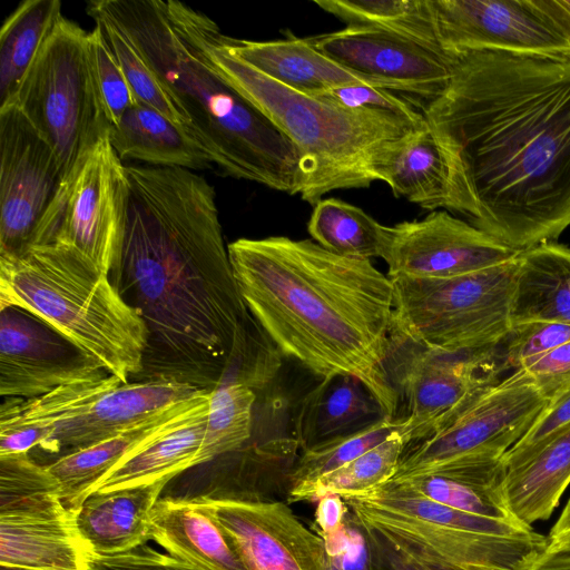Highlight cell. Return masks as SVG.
Masks as SVG:
<instances>
[{"label":"cell","instance_id":"46","mask_svg":"<svg viewBox=\"0 0 570 570\" xmlns=\"http://www.w3.org/2000/svg\"><path fill=\"white\" fill-rule=\"evenodd\" d=\"M539 391L553 401L570 391V341L528 362L523 367Z\"/></svg>","mask_w":570,"mask_h":570},{"label":"cell","instance_id":"14","mask_svg":"<svg viewBox=\"0 0 570 570\" xmlns=\"http://www.w3.org/2000/svg\"><path fill=\"white\" fill-rule=\"evenodd\" d=\"M519 254L473 224L440 209L422 219L387 226L381 258L389 277L450 278L494 267Z\"/></svg>","mask_w":570,"mask_h":570},{"label":"cell","instance_id":"31","mask_svg":"<svg viewBox=\"0 0 570 570\" xmlns=\"http://www.w3.org/2000/svg\"><path fill=\"white\" fill-rule=\"evenodd\" d=\"M184 402L111 438L71 451L49 463L47 466L58 481L63 505L70 512L77 510L95 484L132 449L166 423Z\"/></svg>","mask_w":570,"mask_h":570},{"label":"cell","instance_id":"8","mask_svg":"<svg viewBox=\"0 0 570 570\" xmlns=\"http://www.w3.org/2000/svg\"><path fill=\"white\" fill-rule=\"evenodd\" d=\"M11 102L50 144L66 175L110 128L91 75L88 32L62 16Z\"/></svg>","mask_w":570,"mask_h":570},{"label":"cell","instance_id":"28","mask_svg":"<svg viewBox=\"0 0 570 570\" xmlns=\"http://www.w3.org/2000/svg\"><path fill=\"white\" fill-rule=\"evenodd\" d=\"M111 147L122 160H139L156 167L189 170L213 166L207 154L187 134L185 127L153 107L136 102L110 126Z\"/></svg>","mask_w":570,"mask_h":570},{"label":"cell","instance_id":"18","mask_svg":"<svg viewBox=\"0 0 570 570\" xmlns=\"http://www.w3.org/2000/svg\"><path fill=\"white\" fill-rule=\"evenodd\" d=\"M202 390L171 380L119 382L81 403L59 424L42 452L57 460L128 430Z\"/></svg>","mask_w":570,"mask_h":570},{"label":"cell","instance_id":"47","mask_svg":"<svg viewBox=\"0 0 570 570\" xmlns=\"http://www.w3.org/2000/svg\"><path fill=\"white\" fill-rule=\"evenodd\" d=\"M90 570H202L168 553H161L148 544L127 553L92 557Z\"/></svg>","mask_w":570,"mask_h":570},{"label":"cell","instance_id":"53","mask_svg":"<svg viewBox=\"0 0 570 570\" xmlns=\"http://www.w3.org/2000/svg\"><path fill=\"white\" fill-rule=\"evenodd\" d=\"M0 570H33V569L21 568V567L0 566Z\"/></svg>","mask_w":570,"mask_h":570},{"label":"cell","instance_id":"15","mask_svg":"<svg viewBox=\"0 0 570 570\" xmlns=\"http://www.w3.org/2000/svg\"><path fill=\"white\" fill-rule=\"evenodd\" d=\"M444 51H503L570 61V43L525 0H431Z\"/></svg>","mask_w":570,"mask_h":570},{"label":"cell","instance_id":"37","mask_svg":"<svg viewBox=\"0 0 570 570\" xmlns=\"http://www.w3.org/2000/svg\"><path fill=\"white\" fill-rule=\"evenodd\" d=\"M406 442L401 432L344 464L321 476L307 487L298 501L318 500L325 494H360L389 482L395 474Z\"/></svg>","mask_w":570,"mask_h":570},{"label":"cell","instance_id":"42","mask_svg":"<svg viewBox=\"0 0 570 570\" xmlns=\"http://www.w3.org/2000/svg\"><path fill=\"white\" fill-rule=\"evenodd\" d=\"M570 341V325L554 322H530L512 326L500 344V360L505 371L523 367Z\"/></svg>","mask_w":570,"mask_h":570},{"label":"cell","instance_id":"30","mask_svg":"<svg viewBox=\"0 0 570 570\" xmlns=\"http://www.w3.org/2000/svg\"><path fill=\"white\" fill-rule=\"evenodd\" d=\"M505 473L502 456L481 458L436 473L389 482L460 511L495 520L515 521L502 498Z\"/></svg>","mask_w":570,"mask_h":570},{"label":"cell","instance_id":"39","mask_svg":"<svg viewBox=\"0 0 570 570\" xmlns=\"http://www.w3.org/2000/svg\"><path fill=\"white\" fill-rule=\"evenodd\" d=\"M89 16L100 26L136 100L155 108L186 129L187 118L128 36L109 18L98 13Z\"/></svg>","mask_w":570,"mask_h":570},{"label":"cell","instance_id":"49","mask_svg":"<svg viewBox=\"0 0 570 570\" xmlns=\"http://www.w3.org/2000/svg\"><path fill=\"white\" fill-rule=\"evenodd\" d=\"M525 3L570 43V0H525Z\"/></svg>","mask_w":570,"mask_h":570},{"label":"cell","instance_id":"11","mask_svg":"<svg viewBox=\"0 0 570 570\" xmlns=\"http://www.w3.org/2000/svg\"><path fill=\"white\" fill-rule=\"evenodd\" d=\"M400 340V338H397ZM393 336L401 352L391 380L403 400L402 436L406 445L424 435L444 415L473 395L489 389L505 372L500 345L474 351L443 352Z\"/></svg>","mask_w":570,"mask_h":570},{"label":"cell","instance_id":"34","mask_svg":"<svg viewBox=\"0 0 570 570\" xmlns=\"http://www.w3.org/2000/svg\"><path fill=\"white\" fill-rule=\"evenodd\" d=\"M387 226L362 208L337 198H322L307 224L312 239L334 254L370 259L381 257Z\"/></svg>","mask_w":570,"mask_h":570},{"label":"cell","instance_id":"3","mask_svg":"<svg viewBox=\"0 0 570 570\" xmlns=\"http://www.w3.org/2000/svg\"><path fill=\"white\" fill-rule=\"evenodd\" d=\"M227 249L250 314L282 356L322 379H358L386 417H397L387 370L394 331L389 275L370 259L334 254L313 239L238 238Z\"/></svg>","mask_w":570,"mask_h":570},{"label":"cell","instance_id":"24","mask_svg":"<svg viewBox=\"0 0 570 570\" xmlns=\"http://www.w3.org/2000/svg\"><path fill=\"white\" fill-rule=\"evenodd\" d=\"M229 51L274 81L302 94L318 95L337 87L379 83L353 73L320 51L308 38L249 41L225 35Z\"/></svg>","mask_w":570,"mask_h":570},{"label":"cell","instance_id":"23","mask_svg":"<svg viewBox=\"0 0 570 570\" xmlns=\"http://www.w3.org/2000/svg\"><path fill=\"white\" fill-rule=\"evenodd\" d=\"M168 483L90 493L71 513L92 557L122 554L147 544L151 510Z\"/></svg>","mask_w":570,"mask_h":570},{"label":"cell","instance_id":"22","mask_svg":"<svg viewBox=\"0 0 570 570\" xmlns=\"http://www.w3.org/2000/svg\"><path fill=\"white\" fill-rule=\"evenodd\" d=\"M92 554L63 505L0 515V566L90 570Z\"/></svg>","mask_w":570,"mask_h":570},{"label":"cell","instance_id":"51","mask_svg":"<svg viewBox=\"0 0 570 570\" xmlns=\"http://www.w3.org/2000/svg\"><path fill=\"white\" fill-rule=\"evenodd\" d=\"M570 529V499L567 501L560 517L551 528L549 535L559 534Z\"/></svg>","mask_w":570,"mask_h":570},{"label":"cell","instance_id":"13","mask_svg":"<svg viewBox=\"0 0 570 570\" xmlns=\"http://www.w3.org/2000/svg\"><path fill=\"white\" fill-rule=\"evenodd\" d=\"M308 40L342 67L405 94L419 107L442 95L453 75L452 53L389 32L345 27Z\"/></svg>","mask_w":570,"mask_h":570},{"label":"cell","instance_id":"43","mask_svg":"<svg viewBox=\"0 0 570 570\" xmlns=\"http://www.w3.org/2000/svg\"><path fill=\"white\" fill-rule=\"evenodd\" d=\"M318 95L347 108L383 111L399 116L415 125L425 124L422 111H419L406 97H401L392 90L372 85H346Z\"/></svg>","mask_w":570,"mask_h":570},{"label":"cell","instance_id":"7","mask_svg":"<svg viewBox=\"0 0 570 570\" xmlns=\"http://www.w3.org/2000/svg\"><path fill=\"white\" fill-rule=\"evenodd\" d=\"M517 258L450 278L390 277L393 336L443 352L500 345L512 328Z\"/></svg>","mask_w":570,"mask_h":570},{"label":"cell","instance_id":"19","mask_svg":"<svg viewBox=\"0 0 570 570\" xmlns=\"http://www.w3.org/2000/svg\"><path fill=\"white\" fill-rule=\"evenodd\" d=\"M374 171L395 197L426 210L470 216L453 160L428 122L390 142L379 155Z\"/></svg>","mask_w":570,"mask_h":570},{"label":"cell","instance_id":"5","mask_svg":"<svg viewBox=\"0 0 570 570\" xmlns=\"http://www.w3.org/2000/svg\"><path fill=\"white\" fill-rule=\"evenodd\" d=\"M167 4L207 62L291 141L298 161L296 195L313 206L331 191L377 181L374 167L382 150L426 124L292 90L234 56L209 17L179 1Z\"/></svg>","mask_w":570,"mask_h":570},{"label":"cell","instance_id":"50","mask_svg":"<svg viewBox=\"0 0 570 570\" xmlns=\"http://www.w3.org/2000/svg\"><path fill=\"white\" fill-rule=\"evenodd\" d=\"M522 570H570V550L544 547Z\"/></svg>","mask_w":570,"mask_h":570},{"label":"cell","instance_id":"45","mask_svg":"<svg viewBox=\"0 0 570 570\" xmlns=\"http://www.w3.org/2000/svg\"><path fill=\"white\" fill-rule=\"evenodd\" d=\"M321 537L326 554L341 570H374L365 527L350 509L338 530Z\"/></svg>","mask_w":570,"mask_h":570},{"label":"cell","instance_id":"21","mask_svg":"<svg viewBox=\"0 0 570 570\" xmlns=\"http://www.w3.org/2000/svg\"><path fill=\"white\" fill-rule=\"evenodd\" d=\"M151 540L202 570H250L205 497H164L150 513Z\"/></svg>","mask_w":570,"mask_h":570},{"label":"cell","instance_id":"29","mask_svg":"<svg viewBox=\"0 0 570 570\" xmlns=\"http://www.w3.org/2000/svg\"><path fill=\"white\" fill-rule=\"evenodd\" d=\"M570 484V425L520 465L507 470L502 498L510 515L532 528L546 521Z\"/></svg>","mask_w":570,"mask_h":570},{"label":"cell","instance_id":"16","mask_svg":"<svg viewBox=\"0 0 570 570\" xmlns=\"http://www.w3.org/2000/svg\"><path fill=\"white\" fill-rule=\"evenodd\" d=\"M105 371L35 315L0 308V395L35 399Z\"/></svg>","mask_w":570,"mask_h":570},{"label":"cell","instance_id":"25","mask_svg":"<svg viewBox=\"0 0 570 570\" xmlns=\"http://www.w3.org/2000/svg\"><path fill=\"white\" fill-rule=\"evenodd\" d=\"M118 382L121 381L104 372L39 397H3L0 406V455L43 451L59 424L81 403Z\"/></svg>","mask_w":570,"mask_h":570},{"label":"cell","instance_id":"10","mask_svg":"<svg viewBox=\"0 0 570 570\" xmlns=\"http://www.w3.org/2000/svg\"><path fill=\"white\" fill-rule=\"evenodd\" d=\"M548 404L530 374L518 368L409 443L390 481L436 473L480 458H501Z\"/></svg>","mask_w":570,"mask_h":570},{"label":"cell","instance_id":"52","mask_svg":"<svg viewBox=\"0 0 570 570\" xmlns=\"http://www.w3.org/2000/svg\"><path fill=\"white\" fill-rule=\"evenodd\" d=\"M327 556V554H326ZM326 570H341L336 562L327 556Z\"/></svg>","mask_w":570,"mask_h":570},{"label":"cell","instance_id":"17","mask_svg":"<svg viewBox=\"0 0 570 570\" xmlns=\"http://www.w3.org/2000/svg\"><path fill=\"white\" fill-rule=\"evenodd\" d=\"M205 498L250 570H326L322 537L286 502Z\"/></svg>","mask_w":570,"mask_h":570},{"label":"cell","instance_id":"20","mask_svg":"<svg viewBox=\"0 0 570 570\" xmlns=\"http://www.w3.org/2000/svg\"><path fill=\"white\" fill-rule=\"evenodd\" d=\"M209 393V390H202L184 402L166 423L104 475L90 493L170 482L195 468L204 438Z\"/></svg>","mask_w":570,"mask_h":570},{"label":"cell","instance_id":"48","mask_svg":"<svg viewBox=\"0 0 570 570\" xmlns=\"http://www.w3.org/2000/svg\"><path fill=\"white\" fill-rule=\"evenodd\" d=\"M348 507L338 494H325L318 499L314 524L318 535H327L338 530L346 517Z\"/></svg>","mask_w":570,"mask_h":570},{"label":"cell","instance_id":"26","mask_svg":"<svg viewBox=\"0 0 570 570\" xmlns=\"http://www.w3.org/2000/svg\"><path fill=\"white\" fill-rule=\"evenodd\" d=\"M386 417L373 393L352 375L322 381L301 401L295 421L296 443L306 450L350 434Z\"/></svg>","mask_w":570,"mask_h":570},{"label":"cell","instance_id":"40","mask_svg":"<svg viewBox=\"0 0 570 570\" xmlns=\"http://www.w3.org/2000/svg\"><path fill=\"white\" fill-rule=\"evenodd\" d=\"M88 57L98 96L110 126H114L137 100L100 26L96 23L88 32Z\"/></svg>","mask_w":570,"mask_h":570},{"label":"cell","instance_id":"1","mask_svg":"<svg viewBox=\"0 0 570 570\" xmlns=\"http://www.w3.org/2000/svg\"><path fill=\"white\" fill-rule=\"evenodd\" d=\"M126 167L127 218L112 282L148 330L138 376L209 391L225 379L263 387L282 355L240 294L214 187L185 168Z\"/></svg>","mask_w":570,"mask_h":570},{"label":"cell","instance_id":"4","mask_svg":"<svg viewBox=\"0 0 570 570\" xmlns=\"http://www.w3.org/2000/svg\"><path fill=\"white\" fill-rule=\"evenodd\" d=\"M87 12L109 18L134 42L187 118V134L220 174L297 194L291 141L207 62L167 1L95 0Z\"/></svg>","mask_w":570,"mask_h":570},{"label":"cell","instance_id":"38","mask_svg":"<svg viewBox=\"0 0 570 570\" xmlns=\"http://www.w3.org/2000/svg\"><path fill=\"white\" fill-rule=\"evenodd\" d=\"M63 504L58 481L29 453L0 455V515Z\"/></svg>","mask_w":570,"mask_h":570},{"label":"cell","instance_id":"27","mask_svg":"<svg viewBox=\"0 0 570 570\" xmlns=\"http://www.w3.org/2000/svg\"><path fill=\"white\" fill-rule=\"evenodd\" d=\"M530 322L570 325V247L544 242L517 258L512 326Z\"/></svg>","mask_w":570,"mask_h":570},{"label":"cell","instance_id":"33","mask_svg":"<svg viewBox=\"0 0 570 570\" xmlns=\"http://www.w3.org/2000/svg\"><path fill=\"white\" fill-rule=\"evenodd\" d=\"M348 28L389 32L441 48L431 0H315Z\"/></svg>","mask_w":570,"mask_h":570},{"label":"cell","instance_id":"6","mask_svg":"<svg viewBox=\"0 0 570 570\" xmlns=\"http://www.w3.org/2000/svg\"><path fill=\"white\" fill-rule=\"evenodd\" d=\"M21 308L128 383L144 367L148 330L110 277L61 245L0 255V308Z\"/></svg>","mask_w":570,"mask_h":570},{"label":"cell","instance_id":"44","mask_svg":"<svg viewBox=\"0 0 570 570\" xmlns=\"http://www.w3.org/2000/svg\"><path fill=\"white\" fill-rule=\"evenodd\" d=\"M569 425L570 391L549 402L523 438L503 454L502 461L507 470L527 461Z\"/></svg>","mask_w":570,"mask_h":570},{"label":"cell","instance_id":"2","mask_svg":"<svg viewBox=\"0 0 570 570\" xmlns=\"http://www.w3.org/2000/svg\"><path fill=\"white\" fill-rule=\"evenodd\" d=\"M453 55L448 88L421 105L450 154L469 220L514 250L570 226V61Z\"/></svg>","mask_w":570,"mask_h":570},{"label":"cell","instance_id":"32","mask_svg":"<svg viewBox=\"0 0 570 570\" xmlns=\"http://www.w3.org/2000/svg\"><path fill=\"white\" fill-rule=\"evenodd\" d=\"M62 17L59 0H24L0 30V107L10 104L21 80Z\"/></svg>","mask_w":570,"mask_h":570},{"label":"cell","instance_id":"12","mask_svg":"<svg viewBox=\"0 0 570 570\" xmlns=\"http://www.w3.org/2000/svg\"><path fill=\"white\" fill-rule=\"evenodd\" d=\"M0 255L28 250L65 176L59 158L14 104L0 107Z\"/></svg>","mask_w":570,"mask_h":570},{"label":"cell","instance_id":"35","mask_svg":"<svg viewBox=\"0 0 570 570\" xmlns=\"http://www.w3.org/2000/svg\"><path fill=\"white\" fill-rule=\"evenodd\" d=\"M255 389L226 379L209 393V404L196 466L240 451L252 438Z\"/></svg>","mask_w":570,"mask_h":570},{"label":"cell","instance_id":"41","mask_svg":"<svg viewBox=\"0 0 570 570\" xmlns=\"http://www.w3.org/2000/svg\"><path fill=\"white\" fill-rule=\"evenodd\" d=\"M364 524L374 570H464L406 537Z\"/></svg>","mask_w":570,"mask_h":570},{"label":"cell","instance_id":"36","mask_svg":"<svg viewBox=\"0 0 570 570\" xmlns=\"http://www.w3.org/2000/svg\"><path fill=\"white\" fill-rule=\"evenodd\" d=\"M403 431L401 417H384L352 432L313 445L296 459L289 478L287 502H297L299 494L321 476L343 466L392 434Z\"/></svg>","mask_w":570,"mask_h":570},{"label":"cell","instance_id":"9","mask_svg":"<svg viewBox=\"0 0 570 570\" xmlns=\"http://www.w3.org/2000/svg\"><path fill=\"white\" fill-rule=\"evenodd\" d=\"M128 198L127 167L107 134L66 173L29 248L68 247L112 281L121 262Z\"/></svg>","mask_w":570,"mask_h":570}]
</instances>
